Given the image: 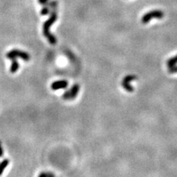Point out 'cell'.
Listing matches in <instances>:
<instances>
[{
	"instance_id": "obj_8",
	"label": "cell",
	"mask_w": 177,
	"mask_h": 177,
	"mask_svg": "<svg viewBox=\"0 0 177 177\" xmlns=\"http://www.w3.org/2000/svg\"><path fill=\"white\" fill-rule=\"evenodd\" d=\"M8 164H9V159H4L2 162H0V176L2 175L4 170L7 168Z\"/></svg>"
},
{
	"instance_id": "obj_10",
	"label": "cell",
	"mask_w": 177,
	"mask_h": 177,
	"mask_svg": "<svg viewBox=\"0 0 177 177\" xmlns=\"http://www.w3.org/2000/svg\"><path fill=\"white\" fill-rule=\"evenodd\" d=\"M176 63H177V55L174 56L173 58H170V59H168V61H167V65H168V68L174 67V66H176Z\"/></svg>"
},
{
	"instance_id": "obj_3",
	"label": "cell",
	"mask_w": 177,
	"mask_h": 177,
	"mask_svg": "<svg viewBox=\"0 0 177 177\" xmlns=\"http://www.w3.org/2000/svg\"><path fill=\"white\" fill-rule=\"evenodd\" d=\"M164 17V13L162 11L159 10H154V11H151L148 13H145L143 17L141 19V22L143 24H147L150 22L152 18H162Z\"/></svg>"
},
{
	"instance_id": "obj_9",
	"label": "cell",
	"mask_w": 177,
	"mask_h": 177,
	"mask_svg": "<svg viewBox=\"0 0 177 177\" xmlns=\"http://www.w3.org/2000/svg\"><path fill=\"white\" fill-rule=\"evenodd\" d=\"M58 2L57 0H53V1H51V2H48L47 3H46L44 5L47 6V7H49L51 10H55L56 9V7L58 6Z\"/></svg>"
},
{
	"instance_id": "obj_6",
	"label": "cell",
	"mask_w": 177,
	"mask_h": 177,
	"mask_svg": "<svg viewBox=\"0 0 177 177\" xmlns=\"http://www.w3.org/2000/svg\"><path fill=\"white\" fill-rule=\"evenodd\" d=\"M68 87V81L66 80L56 81L51 84V88L53 90H58L61 88H65Z\"/></svg>"
},
{
	"instance_id": "obj_4",
	"label": "cell",
	"mask_w": 177,
	"mask_h": 177,
	"mask_svg": "<svg viewBox=\"0 0 177 177\" xmlns=\"http://www.w3.org/2000/svg\"><path fill=\"white\" fill-rule=\"evenodd\" d=\"M80 90V86L78 84H74L71 87L69 90L63 93V98L65 100H72L75 98L78 95Z\"/></svg>"
},
{
	"instance_id": "obj_11",
	"label": "cell",
	"mask_w": 177,
	"mask_h": 177,
	"mask_svg": "<svg viewBox=\"0 0 177 177\" xmlns=\"http://www.w3.org/2000/svg\"><path fill=\"white\" fill-rule=\"evenodd\" d=\"M50 13H51V9L49 7H47V6L46 5L44 6L43 8L41 10V12H40L41 15H42V16H46V15L47 14H50Z\"/></svg>"
},
{
	"instance_id": "obj_12",
	"label": "cell",
	"mask_w": 177,
	"mask_h": 177,
	"mask_svg": "<svg viewBox=\"0 0 177 177\" xmlns=\"http://www.w3.org/2000/svg\"><path fill=\"white\" fill-rule=\"evenodd\" d=\"M169 72L170 73H177V66L170 67L169 68Z\"/></svg>"
},
{
	"instance_id": "obj_15",
	"label": "cell",
	"mask_w": 177,
	"mask_h": 177,
	"mask_svg": "<svg viewBox=\"0 0 177 177\" xmlns=\"http://www.w3.org/2000/svg\"><path fill=\"white\" fill-rule=\"evenodd\" d=\"M38 177H47V173L46 172H42L39 174Z\"/></svg>"
},
{
	"instance_id": "obj_2",
	"label": "cell",
	"mask_w": 177,
	"mask_h": 177,
	"mask_svg": "<svg viewBox=\"0 0 177 177\" xmlns=\"http://www.w3.org/2000/svg\"><path fill=\"white\" fill-rule=\"evenodd\" d=\"M6 57L7 58H9L10 60L15 59V58H17L18 57V58H22L24 61H28L30 59V55L28 53H26V52H24V51L20 50L17 49L12 50L10 52H8L6 54Z\"/></svg>"
},
{
	"instance_id": "obj_5",
	"label": "cell",
	"mask_w": 177,
	"mask_h": 177,
	"mask_svg": "<svg viewBox=\"0 0 177 177\" xmlns=\"http://www.w3.org/2000/svg\"><path fill=\"white\" fill-rule=\"evenodd\" d=\"M137 76L132 75H129L125 76L124 78H123V81H122V87L127 91V92H131L134 91V87H132L130 84L131 82L132 81H134V80H137Z\"/></svg>"
},
{
	"instance_id": "obj_16",
	"label": "cell",
	"mask_w": 177,
	"mask_h": 177,
	"mask_svg": "<svg viewBox=\"0 0 177 177\" xmlns=\"http://www.w3.org/2000/svg\"><path fill=\"white\" fill-rule=\"evenodd\" d=\"M47 177H55V175L52 173H50V172H47Z\"/></svg>"
},
{
	"instance_id": "obj_13",
	"label": "cell",
	"mask_w": 177,
	"mask_h": 177,
	"mask_svg": "<svg viewBox=\"0 0 177 177\" xmlns=\"http://www.w3.org/2000/svg\"><path fill=\"white\" fill-rule=\"evenodd\" d=\"M50 0H38V2L40 5H45L46 3L49 2Z\"/></svg>"
},
{
	"instance_id": "obj_1",
	"label": "cell",
	"mask_w": 177,
	"mask_h": 177,
	"mask_svg": "<svg viewBox=\"0 0 177 177\" xmlns=\"http://www.w3.org/2000/svg\"><path fill=\"white\" fill-rule=\"evenodd\" d=\"M50 17L43 24V34L45 36V38H47V40L49 41L50 44H55L57 43V38H55V36L53 34L50 32V28L53 24L55 22L58 18V14L56 12V10H53L51 11Z\"/></svg>"
},
{
	"instance_id": "obj_14",
	"label": "cell",
	"mask_w": 177,
	"mask_h": 177,
	"mask_svg": "<svg viewBox=\"0 0 177 177\" xmlns=\"http://www.w3.org/2000/svg\"><path fill=\"white\" fill-rule=\"evenodd\" d=\"M2 156H3V149H2V143H1V141H0V157H2Z\"/></svg>"
},
{
	"instance_id": "obj_7",
	"label": "cell",
	"mask_w": 177,
	"mask_h": 177,
	"mask_svg": "<svg viewBox=\"0 0 177 177\" xmlns=\"http://www.w3.org/2000/svg\"><path fill=\"white\" fill-rule=\"evenodd\" d=\"M11 61H12V63H11V68H10V72L11 73H16L18 71V69H19V63H18L16 58L11 60Z\"/></svg>"
}]
</instances>
